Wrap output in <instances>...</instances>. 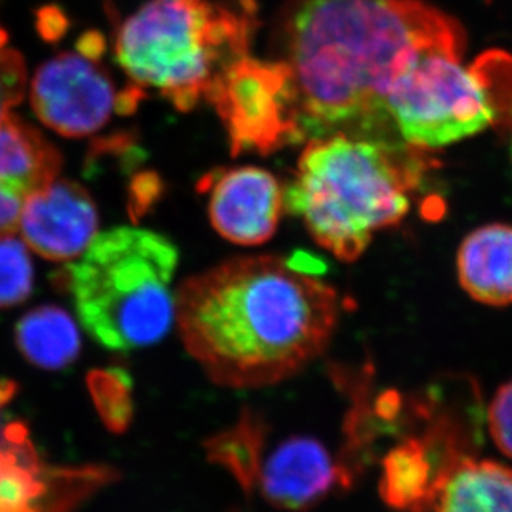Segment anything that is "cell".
<instances>
[{"label":"cell","instance_id":"obj_14","mask_svg":"<svg viewBox=\"0 0 512 512\" xmlns=\"http://www.w3.org/2000/svg\"><path fill=\"white\" fill-rule=\"evenodd\" d=\"M459 284L481 304H512V226L488 224L466 236L456 257Z\"/></svg>","mask_w":512,"mask_h":512},{"label":"cell","instance_id":"obj_13","mask_svg":"<svg viewBox=\"0 0 512 512\" xmlns=\"http://www.w3.org/2000/svg\"><path fill=\"white\" fill-rule=\"evenodd\" d=\"M60 165L40 131L12 115L0 123V236L17 229L25 201L57 178Z\"/></svg>","mask_w":512,"mask_h":512},{"label":"cell","instance_id":"obj_6","mask_svg":"<svg viewBox=\"0 0 512 512\" xmlns=\"http://www.w3.org/2000/svg\"><path fill=\"white\" fill-rule=\"evenodd\" d=\"M461 58L450 52L423 55L393 85L385 107L405 145L438 150L498 120L488 70L481 72V65L464 67Z\"/></svg>","mask_w":512,"mask_h":512},{"label":"cell","instance_id":"obj_4","mask_svg":"<svg viewBox=\"0 0 512 512\" xmlns=\"http://www.w3.org/2000/svg\"><path fill=\"white\" fill-rule=\"evenodd\" d=\"M254 0H148L116 25L113 52L131 85L189 112L249 55Z\"/></svg>","mask_w":512,"mask_h":512},{"label":"cell","instance_id":"obj_19","mask_svg":"<svg viewBox=\"0 0 512 512\" xmlns=\"http://www.w3.org/2000/svg\"><path fill=\"white\" fill-rule=\"evenodd\" d=\"M88 390L108 430L123 433L133 416L130 375L116 367L93 370L88 373Z\"/></svg>","mask_w":512,"mask_h":512},{"label":"cell","instance_id":"obj_17","mask_svg":"<svg viewBox=\"0 0 512 512\" xmlns=\"http://www.w3.org/2000/svg\"><path fill=\"white\" fill-rule=\"evenodd\" d=\"M15 343L27 362L44 370L72 365L82 350L75 320L58 305H40L27 312L15 327Z\"/></svg>","mask_w":512,"mask_h":512},{"label":"cell","instance_id":"obj_10","mask_svg":"<svg viewBox=\"0 0 512 512\" xmlns=\"http://www.w3.org/2000/svg\"><path fill=\"white\" fill-rule=\"evenodd\" d=\"M208 194L209 219L224 239L239 246H261L276 234L284 213V188L256 166L216 170L198 183Z\"/></svg>","mask_w":512,"mask_h":512},{"label":"cell","instance_id":"obj_12","mask_svg":"<svg viewBox=\"0 0 512 512\" xmlns=\"http://www.w3.org/2000/svg\"><path fill=\"white\" fill-rule=\"evenodd\" d=\"M257 488L274 508L300 512L314 508L345 484L339 461L319 440L290 436L262 463Z\"/></svg>","mask_w":512,"mask_h":512},{"label":"cell","instance_id":"obj_18","mask_svg":"<svg viewBox=\"0 0 512 512\" xmlns=\"http://www.w3.org/2000/svg\"><path fill=\"white\" fill-rule=\"evenodd\" d=\"M269 425L264 416L251 408L241 411L239 420L204 443L208 459L226 469L246 494L254 493L261 476L262 453Z\"/></svg>","mask_w":512,"mask_h":512},{"label":"cell","instance_id":"obj_15","mask_svg":"<svg viewBox=\"0 0 512 512\" xmlns=\"http://www.w3.org/2000/svg\"><path fill=\"white\" fill-rule=\"evenodd\" d=\"M54 468L42 463L22 423L0 431V512H50Z\"/></svg>","mask_w":512,"mask_h":512},{"label":"cell","instance_id":"obj_8","mask_svg":"<svg viewBox=\"0 0 512 512\" xmlns=\"http://www.w3.org/2000/svg\"><path fill=\"white\" fill-rule=\"evenodd\" d=\"M206 102L228 131L232 155H271L302 141L294 80L281 60L239 58L214 82Z\"/></svg>","mask_w":512,"mask_h":512},{"label":"cell","instance_id":"obj_1","mask_svg":"<svg viewBox=\"0 0 512 512\" xmlns=\"http://www.w3.org/2000/svg\"><path fill=\"white\" fill-rule=\"evenodd\" d=\"M276 44L294 80L302 141L345 133L403 143L388 93L423 55H463L466 35L425 0H290Z\"/></svg>","mask_w":512,"mask_h":512},{"label":"cell","instance_id":"obj_23","mask_svg":"<svg viewBox=\"0 0 512 512\" xmlns=\"http://www.w3.org/2000/svg\"><path fill=\"white\" fill-rule=\"evenodd\" d=\"M285 262L292 271L304 274V276L320 277L327 272V264L309 252L295 251L289 259H285Z\"/></svg>","mask_w":512,"mask_h":512},{"label":"cell","instance_id":"obj_21","mask_svg":"<svg viewBox=\"0 0 512 512\" xmlns=\"http://www.w3.org/2000/svg\"><path fill=\"white\" fill-rule=\"evenodd\" d=\"M25 83L24 58L7 47V34L0 29V123L22 102Z\"/></svg>","mask_w":512,"mask_h":512},{"label":"cell","instance_id":"obj_3","mask_svg":"<svg viewBox=\"0 0 512 512\" xmlns=\"http://www.w3.org/2000/svg\"><path fill=\"white\" fill-rule=\"evenodd\" d=\"M416 150L345 133L309 140L284 188V209L302 219L320 247L355 262L378 231L410 213L425 170Z\"/></svg>","mask_w":512,"mask_h":512},{"label":"cell","instance_id":"obj_11","mask_svg":"<svg viewBox=\"0 0 512 512\" xmlns=\"http://www.w3.org/2000/svg\"><path fill=\"white\" fill-rule=\"evenodd\" d=\"M19 224L25 244L39 256L68 262L82 256L97 237L98 211L83 186L54 179L25 201Z\"/></svg>","mask_w":512,"mask_h":512},{"label":"cell","instance_id":"obj_16","mask_svg":"<svg viewBox=\"0 0 512 512\" xmlns=\"http://www.w3.org/2000/svg\"><path fill=\"white\" fill-rule=\"evenodd\" d=\"M428 512H512V466L476 456L464 459Z\"/></svg>","mask_w":512,"mask_h":512},{"label":"cell","instance_id":"obj_22","mask_svg":"<svg viewBox=\"0 0 512 512\" xmlns=\"http://www.w3.org/2000/svg\"><path fill=\"white\" fill-rule=\"evenodd\" d=\"M488 428L494 445L512 459V380L494 393L488 408Z\"/></svg>","mask_w":512,"mask_h":512},{"label":"cell","instance_id":"obj_9","mask_svg":"<svg viewBox=\"0 0 512 512\" xmlns=\"http://www.w3.org/2000/svg\"><path fill=\"white\" fill-rule=\"evenodd\" d=\"M448 408L440 400L418 435L398 441L382 459L378 491L397 512H428L441 486L464 459L478 453L479 420L473 411Z\"/></svg>","mask_w":512,"mask_h":512},{"label":"cell","instance_id":"obj_7","mask_svg":"<svg viewBox=\"0 0 512 512\" xmlns=\"http://www.w3.org/2000/svg\"><path fill=\"white\" fill-rule=\"evenodd\" d=\"M105 42L100 34H85L75 52L50 58L35 73L30 102L40 121L68 138H82L102 130L113 113L135 110L145 93L131 85L118 92L103 67Z\"/></svg>","mask_w":512,"mask_h":512},{"label":"cell","instance_id":"obj_5","mask_svg":"<svg viewBox=\"0 0 512 512\" xmlns=\"http://www.w3.org/2000/svg\"><path fill=\"white\" fill-rule=\"evenodd\" d=\"M176 266L178 249L170 239L118 228L95 237L60 279L88 335L125 353L161 342L176 322Z\"/></svg>","mask_w":512,"mask_h":512},{"label":"cell","instance_id":"obj_2","mask_svg":"<svg viewBox=\"0 0 512 512\" xmlns=\"http://www.w3.org/2000/svg\"><path fill=\"white\" fill-rule=\"evenodd\" d=\"M176 324L189 355L221 387L264 388L329 347L342 300L279 256H239L179 285Z\"/></svg>","mask_w":512,"mask_h":512},{"label":"cell","instance_id":"obj_20","mask_svg":"<svg viewBox=\"0 0 512 512\" xmlns=\"http://www.w3.org/2000/svg\"><path fill=\"white\" fill-rule=\"evenodd\" d=\"M34 290V266L27 244L12 234L0 236V309L29 299Z\"/></svg>","mask_w":512,"mask_h":512}]
</instances>
